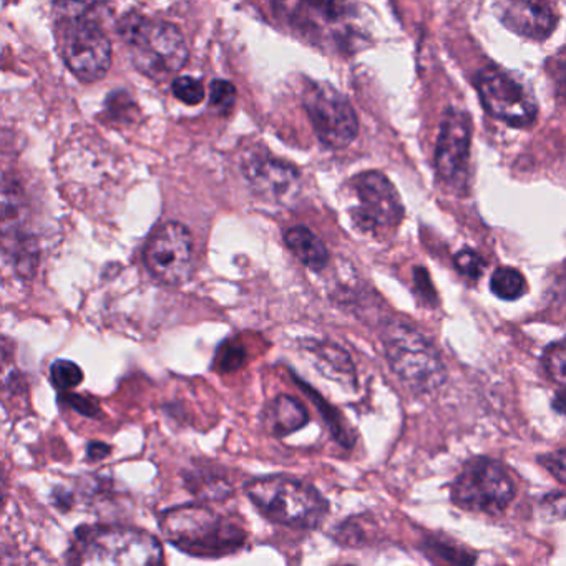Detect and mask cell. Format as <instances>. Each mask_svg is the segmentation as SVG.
<instances>
[{
	"mask_svg": "<svg viewBox=\"0 0 566 566\" xmlns=\"http://www.w3.org/2000/svg\"><path fill=\"white\" fill-rule=\"evenodd\" d=\"M160 530L171 545L193 557H225L238 552L248 540L235 518L201 505H183L163 513Z\"/></svg>",
	"mask_w": 566,
	"mask_h": 566,
	"instance_id": "1",
	"label": "cell"
},
{
	"mask_svg": "<svg viewBox=\"0 0 566 566\" xmlns=\"http://www.w3.org/2000/svg\"><path fill=\"white\" fill-rule=\"evenodd\" d=\"M244 490L263 517L284 527L316 528L329 513V503L318 488L289 475L259 477Z\"/></svg>",
	"mask_w": 566,
	"mask_h": 566,
	"instance_id": "2",
	"label": "cell"
},
{
	"mask_svg": "<svg viewBox=\"0 0 566 566\" xmlns=\"http://www.w3.org/2000/svg\"><path fill=\"white\" fill-rule=\"evenodd\" d=\"M74 566H163L162 545L150 533L128 527L80 528Z\"/></svg>",
	"mask_w": 566,
	"mask_h": 566,
	"instance_id": "3",
	"label": "cell"
},
{
	"mask_svg": "<svg viewBox=\"0 0 566 566\" xmlns=\"http://www.w3.org/2000/svg\"><path fill=\"white\" fill-rule=\"evenodd\" d=\"M381 336L392 372L409 391L430 394L444 386V361L422 332L402 321H391L384 326Z\"/></svg>",
	"mask_w": 566,
	"mask_h": 566,
	"instance_id": "4",
	"label": "cell"
},
{
	"mask_svg": "<svg viewBox=\"0 0 566 566\" xmlns=\"http://www.w3.org/2000/svg\"><path fill=\"white\" fill-rule=\"evenodd\" d=\"M120 35L132 49L135 67L150 79H166L188 62V45L176 25L128 15L120 25Z\"/></svg>",
	"mask_w": 566,
	"mask_h": 566,
	"instance_id": "5",
	"label": "cell"
},
{
	"mask_svg": "<svg viewBox=\"0 0 566 566\" xmlns=\"http://www.w3.org/2000/svg\"><path fill=\"white\" fill-rule=\"evenodd\" d=\"M65 12L60 22L59 47L67 69L82 82H98L112 67V42L102 27L85 12L88 5H80V12H72L69 5H57Z\"/></svg>",
	"mask_w": 566,
	"mask_h": 566,
	"instance_id": "6",
	"label": "cell"
},
{
	"mask_svg": "<svg viewBox=\"0 0 566 566\" xmlns=\"http://www.w3.org/2000/svg\"><path fill=\"white\" fill-rule=\"evenodd\" d=\"M349 215L364 235L386 238L404 220V203L382 171H362L347 183Z\"/></svg>",
	"mask_w": 566,
	"mask_h": 566,
	"instance_id": "7",
	"label": "cell"
},
{
	"mask_svg": "<svg viewBox=\"0 0 566 566\" xmlns=\"http://www.w3.org/2000/svg\"><path fill=\"white\" fill-rule=\"evenodd\" d=\"M517 485L507 465L492 457L467 460L455 477L450 497L465 512L500 515L513 502Z\"/></svg>",
	"mask_w": 566,
	"mask_h": 566,
	"instance_id": "8",
	"label": "cell"
},
{
	"mask_svg": "<svg viewBox=\"0 0 566 566\" xmlns=\"http://www.w3.org/2000/svg\"><path fill=\"white\" fill-rule=\"evenodd\" d=\"M475 88L493 118L510 127H530L538 117V103L525 83L497 65H487L475 77Z\"/></svg>",
	"mask_w": 566,
	"mask_h": 566,
	"instance_id": "9",
	"label": "cell"
},
{
	"mask_svg": "<svg viewBox=\"0 0 566 566\" xmlns=\"http://www.w3.org/2000/svg\"><path fill=\"white\" fill-rule=\"evenodd\" d=\"M303 103L314 133L326 147L346 148L356 140L359 120L351 103L339 90L324 82H311Z\"/></svg>",
	"mask_w": 566,
	"mask_h": 566,
	"instance_id": "10",
	"label": "cell"
},
{
	"mask_svg": "<svg viewBox=\"0 0 566 566\" xmlns=\"http://www.w3.org/2000/svg\"><path fill=\"white\" fill-rule=\"evenodd\" d=\"M145 263L153 278L166 286L186 283L195 269V248L188 228L176 221L160 226L148 240Z\"/></svg>",
	"mask_w": 566,
	"mask_h": 566,
	"instance_id": "11",
	"label": "cell"
},
{
	"mask_svg": "<svg viewBox=\"0 0 566 566\" xmlns=\"http://www.w3.org/2000/svg\"><path fill=\"white\" fill-rule=\"evenodd\" d=\"M470 143L472 122L469 115L459 108H449L440 125L435 147V168L440 178L450 186H465L469 176Z\"/></svg>",
	"mask_w": 566,
	"mask_h": 566,
	"instance_id": "12",
	"label": "cell"
},
{
	"mask_svg": "<svg viewBox=\"0 0 566 566\" xmlns=\"http://www.w3.org/2000/svg\"><path fill=\"white\" fill-rule=\"evenodd\" d=\"M243 175L259 198L276 205H291L301 193L298 168L261 152L244 158Z\"/></svg>",
	"mask_w": 566,
	"mask_h": 566,
	"instance_id": "13",
	"label": "cell"
},
{
	"mask_svg": "<svg viewBox=\"0 0 566 566\" xmlns=\"http://www.w3.org/2000/svg\"><path fill=\"white\" fill-rule=\"evenodd\" d=\"M495 14L508 30L525 39H548L558 24V15L552 5L530 0H507L495 4Z\"/></svg>",
	"mask_w": 566,
	"mask_h": 566,
	"instance_id": "14",
	"label": "cell"
},
{
	"mask_svg": "<svg viewBox=\"0 0 566 566\" xmlns=\"http://www.w3.org/2000/svg\"><path fill=\"white\" fill-rule=\"evenodd\" d=\"M309 422V414L298 399L291 396H278L263 412V424L274 437H286L304 429Z\"/></svg>",
	"mask_w": 566,
	"mask_h": 566,
	"instance_id": "15",
	"label": "cell"
},
{
	"mask_svg": "<svg viewBox=\"0 0 566 566\" xmlns=\"http://www.w3.org/2000/svg\"><path fill=\"white\" fill-rule=\"evenodd\" d=\"M284 241L294 256L309 269L321 271L329 263V251L319 236L306 226H293L284 233Z\"/></svg>",
	"mask_w": 566,
	"mask_h": 566,
	"instance_id": "16",
	"label": "cell"
},
{
	"mask_svg": "<svg viewBox=\"0 0 566 566\" xmlns=\"http://www.w3.org/2000/svg\"><path fill=\"white\" fill-rule=\"evenodd\" d=\"M420 550L435 566H474L477 562V555L470 548L442 535L425 537Z\"/></svg>",
	"mask_w": 566,
	"mask_h": 566,
	"instance_id": "17",
	"label": "cell"
},
{
	"mask_svg": "<svg viewBox=\"0 0 566 566\" xmlns=\"http://www.w3.org/2000/svg\"><path fill=\"white\" fill-rule=\"evenodd\" d=\"M316 359H318L319 367L323 371L324 376L331 377L332 381L344 382V384H356V371L352 366L351 357L342 351L341 347L324 342V344H316L314 342L311 347Z\"/></svg>",
	"mask_w": 566,
	"mask_h": 566,
	"instance_id": "18",
	"label": "cell"
},
{
	"mask_svg": "<svg viewBox=\"0 0 566 566\" xmlns=\"http://www.w3.org/2000/svg\"><path fill=\"white\" fill-rule=\"evenodd\" d=\"M490 289L503 301H517L527 293V281L517 269L498 268L490 278Z\"/></svg>",
	"mask_w": 566,
	"mask_h": 566,
	"instance_id": "19",
	"label": "cell"
},
{
	"mask_svg": "<svg viewBox=\"0 0 566 566\" xmlns=\"http://www.w3.org/2000/svg\"><path fill=\"white\" fill-rule=\"evenodd\" d=\"M188 484H190L191 490L201 497L215 498V500L230 495L231 490H233L225 477L216 475L215 472H208V470L193 472L188 479Z\"/></svg>",
	"mask_w": 566,
	"mask_h": 566,
	"instance_id": "20",
	"label": "cell"
},
{
	"mask_svg": "<svg viewBox=\"0 0 566 566\" xmlns=\"http://www.w3.org/2000/svg\"><path fill=\"white\" fill-rule=\"evenodd\" d=\"M22 384L17 362H15L14 347L5 337H0V389L15 391Z\"/></svg>",
	"mask_w": 566,
	"mask_h": 566,
	"instance_id": "21",
	"label": "cell"
},
{
	"mask_svg": "<svg viewBox=\"0 0 566 566\" xmlns=\"http://www.w3.org/2000/svg\"><path fill=\"white\" fill-rule=\"evenodd\" d=\"M50 379L59 391L69 392L80 386V382L83 381V372L75 362L59 359L50 367Z\"/></svg>",
	"mask_w": 566,
	"mask_h": 566,
	"instance_id": "22",
	"label": "cell"
},
{
	"mask_svg": "<svg viewBox=\"0 0 566 566\" xmlns=\"http://www.w3.org/2000/svg\"><path fill=\"white\" fill-rule=\"evenodd\" d=\"M565 366V342H555V344L548 347L545 354H543V367H545L548 377H550L555 384L562 387V389L563 386H565Z\"/></svg>",
	"mask_w": 566,
	"mask_h": 566,
	"instance_id": "23",
	"label": "cell"
},
{
	"mask_svg": "<svg viewBox=\"0 0 566 566\" xmlns=\"http://www.w3.org/2000/svg\"><path fill=\"white\" fill-rule=\"evenodd\" d=\"M171 90L180 102L190 105V107L200 105L205 100L206 93L203 83L198 79H193V77H176L171 82Z\"/></svg>",
	"mask_w": 566,
	"mask_h": 566,
	"instance_id": "24",
	"label": "cell"
},
{
	"mask_svg": "<svg viewBox=\"0 0 566 566\" xmlns=\"http://www.w3.org/2000/svg\"><path fill=\"white\" fill-rule=\"evenodd\" d=\"M236 102V88L228 80H213L210 85V105L216 113L228 115Z\"/></svg>",
	"mask_w": 566,
	"mask_h": 566,
	"instance_id": "25",
	"label": "cell"
},
{
	"mask_svg": "<svg viewBox=\"0 0 566 566\" xmlns=\"http://www.w3.org/2000/svg\"><path fill=\"white\" fill-rule=\"evenodd\" d=\"M454 264L464 278L472 279V281H477L485 271L484 259L472 249H462L455 254Z\"/></svg>",
	"mask_w": 566,
	"mask_h": 566,
	"instance_id": "26",
	"label": "cell"
},
{
	"mask_svg": "<svg viewBox=\"0 0 566 566\" xmlns=\"http://www.w3.org/2000/svg\"><path fill=\"white\" fill-rule=\"evenodd\" d=\"M538 464L542 465L547 472H550L560 484L565 485L566 455L563 447L562 449L555 450V452H550V454L540 455Z\"/></svg>",
	"mask_w": 566,
	"mask_h": 566,
	"instance_id": "27",
	"label": "cell"
},
{
	"mask_svg": "<svg viewBox=\"0 0 566 566\" xmlns=\"http://www.w3.org/2000/svg\"><path fill=\"white\" fill-rule=\"evenodd\" d=\"M60 402L62 404L69 405L70 409L77 410L79 414L85 415V417H97L100 414V407H98L97 402L90 399V397L79 396V394H72V392H64L60 396Z\"/></svg>",
	"mask_w": 566,
	"mask_h": 566,
	"instance_id": "28",
	"label": "cell"
},
{
	"mask_svg": "<svg viewBox=\"0 0 566 566\" xmlns=\"http://www.w3.org/2000/svg\"><path fill=\"white\" fill-rule=\"evenodd\" d=\"M244 362V351L238 346H225L218 354L216 366L221 372H231L238 369Z\"/></svg>",
	"mask_w": 566,
	"mask_h": 566,
	"instance_id": "29",
	"label": "cell"
},
{
	"mask_svg": "<svg viewBox=\"0 0 566 566\" xmlns=\"http://www.w3.org/2000/svg\"><path fill=\"white\" fill-rule=\"evenodd\" d=\"M87 454L92 460H102L110 454V447L102 442H92L88 445Z\"/></svg>",
	"mask_w": 566,
	"mask_h": 566,
	"instance_id": "30",
	"label": "cell"
},
{
	"mask_svg": "<svg viewBox=\"0 0 566 566\" xmlns=\"http://www.w3.org/2000/svg\"><path fill=\"white\" fill-rule=\"evenodd\" d=\"M553 407L557 410L558 414H563V409H565V392L562 391L558 392L557 397H555V401H553Z\"/></svg>",
	"mask_w": 566,
	"mask_h": 566,
	"instance_id": "31",
	"label": "cell"
},
{
	"mask_svg": "<svg viewBox=\"0 0 566 566\" xmlns=\"http://www.w3.org/2000/svg\"><path fill=\"white\" fill-rule=\"evenodd\" d=\"M5 492H7V482H5L4 470L0 469V507L4 503Z\"/></svg>",
	"mask_w": 566,
	"mask_h": 566,
	"instance_id": "32",
	"label": "cell"
}]
</instances>
